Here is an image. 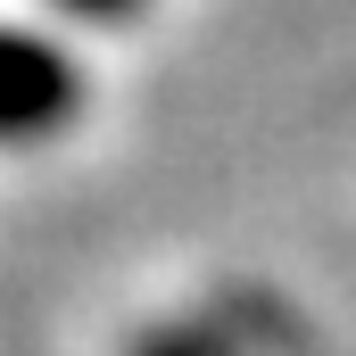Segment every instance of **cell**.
<instances>
[{
  "mask_svg": "<svg viewBox=\"0 0 356 356\" xmlns=\"http://www.w3.org/2000/svg\"><path fill=\"white\" fill-rule=\"evenodd\" d=\"M83 116V67L33 25H0V149H42Z\"/></svg>",
  "mask_w": 356,
  "mask_h": 356,
  "instance_id": "6da1fadb",
  "label": "cell"
},
{
  "mask_svg": "<svg viewBox=\"0 0 356 356\" xmlns=\"http://www.w3.org/2000/svg\"><path fill=\"white\" fill-rule=\"evenodd\" d=\"M133 356H224V348H216L207 332H191V323H166V332H149Z\"/></svg>",
  "mask_w": 356,
  "mask_h": 356,
  "instance_id": "7a4b0ae2",
  "label": "cell"
},
{
  "mask_svg": "<svg viewBox=\"0 0 356 356\" xmlns=\"http://www.w3.org/2000/svg\"><path fill=\"white\" fill-rule=\"evenodd\" d=\"M58 8H67V17H83V25H133L149 0H58Z\"/></svg>",
  "mask_w": 356,
  "mask_h": 356,
  "instance_id": "3957f363",
  "label": "cell"
}]
</instances>
